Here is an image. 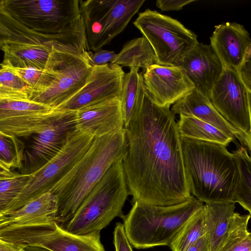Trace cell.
I'll use <instances>...</instances> for the list:
<instances>
[{
	"label": "cell",
	"instance_id": "1",
	"mask_svg": "<svg viewBox=\"0 0 251 251\" xmlns=\"http://www.w3.org/2000/svg\"><path fill=\"white\" fill-rule=\"evenodd\" d=\"M176 120L170 107L155 104L145 93L124 127L127 149L123 165L133 204L170 206L192 197Z\"/></svg>",
	"mask_w": 251,
	"mask_h": 251
},
{
	"label": "cell",
	"instance_id": "2",
	"mask_svg": "<svg viewBox=\"0 0 251 251\" xmlns=\"http://www.w3.org/2000/svg\"><path fill=\"white\" fill-rule=\"evenodd\" d=\"M184 166L190 191L205 203L234 201L239 171L226 146L181 137Z\"/></svg>",
	"mask_w": 251,
	"mask_h": 251
},
{
	"label": "cell",
	"instance_id": "3",
	"mask_svg": "<svg viewBox=\"0 0 251 251\" xmlns=\"http://www.w3.org/2000/svg\"><path fill=\"white\" fill-rule=\"evenodd\" d=\"M127 149L125 128L95 137L86 153L50 190L57 198L55 221L60 226L74 216L85 197L111 166L123 161Z\"/></svg>",
	"mask_w": 251,
	"mask_h": 251
},
{
	"label": "cell",
	"instance_id": "4",
	"mask_svg": "<svg viewBox=\"0 0 251 251\" xmlns=\"http://www.w3.org/2000/svg\"><path fill=\"white\" fill-rule=\"evenodd\" d=\"M87 44L83 22L65 32L48 34L25 26L0 10V48L2 62L16 68L44 69L56 49L68 45Z\"/></svg>",
	"mask_w": 251,
	"mask_h": 251
},
{
	"label": "cell",
	"instance_id": "5",
	"mask_svg": "<svg viewBox=\"0 0 251 251\" xmlns=\"http://www.w3.org/2000/svg\"><path fill=\"white\" fill-rule=\"evenodd\" d=\"M203 205L193 196L186 201L170 206L136 202L123 218L126 236L138 249L169 246L188 220Z\"/></svg>",
	"mask_w": 251,
	"mask_h": 251
},
{
	"label": "cell",
	"instance_id": "6",
	"mask_svg": "<svg viewBox=\"0 0 251 251\" xmlns=\"http://www.w3.org/2000/svg\"><path fill=\"white\" fill-rule=\"evenodd\" d=\"M128 195L123 161H119L92 189L74 216L61 226L77 235L100 232L115 218L123 219L122 209Z\"/></svg>",
	"mask_w": 251,
	"mask_h": 251
},
{
	"label": "cell",
	"instance_id": "7",
	"mask_svg": "<svg viewBox=\"0 0 251 251\" xmlns=\"http://www.w3.org/2000/svg\"><path fill=\"white\" fill-rule=\"evenodd\" d=\"M79 0H0L2 10L34 31L61 33L83 22Z\"/></svg>",
	"mask_w": 251,
	"mask_h": 251
},
{
	"label": "cell",
	"instance_id": "8",
	"mask_svg": "<svg viewBox=\"0 0 251 251\" xmlns=\"http://www.w3.org/2000/svg\"><path fill=\"white\" fill-rule=\"evenodd\" d=\"M133 25L151 46L160 65L178 66L199 43L197 35L182 24L155 10L139 13Z\"/></svg>",
	"mask_w": 251,
	"mask_h": 251
},
{
	"label": "cell",
	"instance_id": "9",
	"mask_svg": "<svg viewBox=\"0 0 251 251\" xmlns=\"http://www.w3.org/2000/svg\"><path fill=\"white\" fill-rule=\"evenodd\" d=\"M87 45H70L55 50L49 59L55 71L51 83L33 94L30 100L57 108L87 83L92 66L90 65Z\"/></svg>",
	"mask_w": 251,
	"mask_h": 251
},
{
	"label": "cell",
	"instance_id": "10",
	"mask_svg": "<svg viewBox=\"0 0 251 251\" xmlns=\"http://www.w3.org/2000/svg\"><path fill=\"white\" fill-rule=\"evenodd\" d=\"M0 240L23 248L37 247L50 251H106L100 232L75 234L55 220L26 226L0 227Z\"/></svg>",
	"mask_w": 251,
	"mask_h": 251
},
{
	"label": "cell",
	"instance_id": "11",
	"mask_svg": "<svg viewBox=\"0 0 251 251\" xmlns=\"http://www.w3.org/2000/svg\"><path fill=\"white\" fill-rule=\"evenodd\" d=\"M87 45L96 51L125 28L145 0H79Z\"/></svg>",
	"mask_w": 251,
	"mask_h": 251
},
{
	"label": "cell",
	"instance_id": "12",
	"mask_svg": "<svg viewBox=\"0 0 251 251\" xmlns=\"http://www.w3.org/2000/svg\"><path fill=\"white\" fill-rule=\"evenodd\" d=\"M94 138L78 130L56 155L31 174L22 192L0 215L16 210L50 191L86 153Z\"/></svg>",
	"mask_w": 251,
	"mask_h": 251
},
{
	"label": "cell",
	"instance_id": "13",
	"mask_svg": "<svg viewBox=\"0 0 251 251\" xmlns=\"http://www.w3.org/2000/svg\"><path fill=\"white\" fill-rule=\"evenodd\" d=\"M76 115V110H61L46 128L30 136L31 144L25 151L22 174L34 173L61 151L78 131Z\"/></svg>",
	"mask_w": 251,
	"mask_h": 251
},
{
	"label": "cell",
	"instance_id": "14",
	"mask_svg": "<svg viewBox=\"0 0 251 251\" xmlns=\"http://www.w3.org/2000/svg\"><path fill=\"white\" fill-rule=\"evenodd\" d=\"M210 100L221 115L240 131H248L251 118L247 85L239 70L224 67Z\"/></svg>",
	"mask_w": 251,
	"mask_h": 251
},
{
	"label": "cell",
	"instance_id": "15",
	"mask_svg": "<svg viewBox=\"0 0 251 251\" xmlns=\"http://www.w3.org/2000/svg\"><path fill=\"white\" fill-rule=\"evenodd\" d=\"M125 74L122 67L115 63L93 66L85 85L56 109L76 111L108 100L120 99Z\"/></svg>",
	"mask_w": 251,
	"mask_h": 251
},
{
	"label": "cell",
	"instance_id": "16",
	"mask_svg": "<svg viewBox=\"0 0 251 251\" xmlns=\"http://www.w3.org/2000/svg\"><path fill=\"white\" fill-rule=\"evenodd\" d=\"M145 93L155 104L170 107L195 88L180 66H151L143 74Z\"/></svg>",
	"mask_w": 251,
	"mask_h": 251
},
{
	"label": "cell",
	"instance_id": "17",
	"mask_svg": "<svg viewBox=\"0 0 251 251\" xmlns=\"http://www.w3.org/2000/svg\"><path fill=\"white\" fill-rule=\"evenodd\" d=\"M195 89L210 99L224 66L210 45L198 43L180 62Z\"/></svg>",
	"mask_w": 251,
	"mask_h": 251
},
{
	"label": "cell",
	"instance_id": "18",
	"mask_svg": "<svg viewBox=\"0 0 251 251\" xmlns=\"http://www.w3.org/2000/svg\"><path fill=\"white\" fill-rule=\"evenodd\" d=\"M210 45L224 67L240 70L251 38L244 26L226 22L215 26Z\"/></svg>",
	"mask_w": 251,
	"mask_h": 251
},
{
	"label": "cell",
	"instance_id": "19",
	"mask_svg": "<svg viewBox=\"0 0 251 251\" xmlns=\"http://www.w3.org/2000/svg\"><path fill=\"white\" fill-rule=\"evenodd\" d=\"M78 131L94 137L114 133L124 128L120 98L108 100L76 110Z\"/></svg>",
	"mask_w": 251,
	"mask_h": 251
},
{
	"label": "cell",
	"instance_id": "20",
	"mask_svg": "<svg viewBox=\"0 0 251 251\" xmlns=\"http://www.w3.org/2000/svg\"><path fill=\"white\" fill-rule=\"evenodd\" d=\"M171 110L175 115L194 117L240 139L242 132L221 115L209 99L195 88L175 103Z\"/></svg>",
	"mask_w": 251,
	"mask_h": 251
},
{
	"label": "cell",
	"instance_id": "21",
	"mask_svg": "<svg viewBox=\"0 0 251 251\" xmlns=\"http://www.w3.org/2000/svg\"><path fill=\"white\" fill-rule=\"evenodd\" d=\"M57 200L50 191L13 212L0 215V227L22 226L55 220Z\"/></svg>",
	"mask_w": 251,
	"mask_h": 251
},
{
	"label": "cell",
	"instance_id": "22",
	"mask_svg": "<svg viewBox=\"0 0 251 251\" xmlns=\"http://www.w3.org/2000/svg\"><path fill=\"white\" fill-rule=\"evenodd\" d=\"M235 203L210 202L204 204L207 251H217L226 237L235 212Z\"/></svg>",
	"mask_w": 251,
	"mask_h": 251
},
{
	"label": "cell",
	"instance_id": "23",
	"mask_svg": "<svg viewBox=\"0 0 251 251\" xmlns=\"http://www.w3.org/2000/svg\"><path fill=\"white\" fill-rule=\"evenodd\" d=\"M139 68L132 67L125 74L120 97L122 112L126 126L142 106L145 95L143 75Z\"/></svg>",
	"mask_w": 251,
	"mask_h": 251
},
{
	"label": "cell",
	"instance_id": "24",
	"mask_svg": "<svg viewBox=\"0 0 251 251\" xmlns=\"http://www.w3.org/2000/svg\"><path fill=\"white\" fill-rule=\"evenodd\" d=\"M111 63L130 68H141L144 71L157 64L154 50L144 36L126 42Z\"/></svg>",
	"mask_w": 251,
	"mask_h": 251
},
{
	"label": "cell",
	"instance_id": "25",
	"mask_svg": "<svg viewBox=\"0 0 251 251\" xmlns=\"http://www.w3.org/2000/svg\"><path fill=\"white\" fill-rule=\"evenodd\" d=\"M55 109L46 113L0 119V133L27 137L46 128L60 112Z\"/></svg>",
	"mask_w": 251,
	"mask_h": 251
},
{
	"label": "cell",
	"instance_id": "26",
	"mask_svg": "<svg viewBox=\"0 0 251 251\" xmlns=\"http://www.w3.org/2000/svg\"><path fill=\"white\" fill-rule=\"evenodd\" d=\"M177 125L181 137L226 146L235 139L215 126L193 116L179 115Z\"/></svg>",
	"mask_w": 251,
	"mask_h": 251
},
{
	"label": "cell",
	"instance_id": "27",
	"mask_svg": "<svg viewBox=\"0 0 251 251\" xmlns=\"http://www.w3.org/2000/svg\"><path fill=\"white\" fill-rule=\"evenodd\" d=\"M250 214L235 212L226 237L217 251H251V232L248 229Z\"/></svg>",
	"mask_w": 251,
	"mask_h": 251
},
{
	"label": "cell",
	"instance_id": "28",
	"mask_svg": "<svg viewBox=\"0 0 251 251\" xmlns=\"http://www.w3.org/2000/svg\"><path fill=\"white\" fill-rule=\"evenodd\" d=\"M233 153L239 171L234 201L247 210L251 216V157L243 146H240Z\"/></svg>",
	"mask_w": 251,
	"mask_h": 251
},
{
	"label": "cell",
	"instance_id": "29",
	"mask_svg": "<svg viewBox=\"0 0 251 251\" xmlns=\"http://www.w3.org/2000/svg\"><path fill=\"white\" fill-rule=\"evenodd\" d=\"M205 234L203 205L188 220L169 247L172 251H187L199 238Z\"/></svg>",
	"mask_w": 251,
	"mask_h": 251
},
{
	"label": "cell",
	"instance_id": "30",
	"mask_svg": "<svg viewBox=\"0 0 251 251\" xmlns=\"http://www.w3.org/2000/svg\"><path fill=\"white\" fill-rule=\"evenodd\" d=\"M31 174L15 173L0 169V213L22 192L30 179Z\"/></svg>",
	"mask_w": 251,
	"mask_h": 251
},
{
	"label": "cell",
	"instance_id": "31",
	"mask_svg": "<svg viewBox=\"0 0 251 251\" xmlns=\"http://www.w3.org/2000/svg\"><path fill=\"white\" fill-rule=\"evenodd\" d=\"M31 94L29 88L11 66L2 62L0 69V99L29 100Z\"/></svg>",
	"mask_w": 251,
	"mask_h": 251
},
{
	"label": "cell",
	"instance_id": "32",
	"mask_svg": "<svg viewBox=\"0 0 251 251\" xmlns=\"http://www.w3.org/2000/svg\"><path fill=\"white\" fill-rule=\"evenodd\" d=\"M25 149V144L19 137L0 133V169H22Z\"/></svg>",
	"mask_w": 251,
	"mask_h": 251
},
{
	"label": "cell",
	"instance_id": "33",
	"mask_svg": "<svg viewBox=\"0 0 251 251\" xmlns=\"http://www.w3.org/2000/svg\"><path fill=\"white\" fill-rule=\"evenodd\" d=\"M55 109L29 100L0 99V119L46 113Z\"/></svg>",
	"mask_w": 251,
	"mask_h": 251
},
{
	"label": "cell",
	"instance_id": "34",
	"mask_svg": "<svg viewBox=\"0 0 251 251\" xmlns=\"http://www.w3.org/2000/svg\"><path fill=\"white\" fill-rule=\"evenodd\" d=\"M11 67L30 89V97L49 86L55 77V70L49 59L44 69Z\"/></svg>",
	"mask_w": 251,
	"mask_h": 251
},
{
	"label": "cell",
	"instance_id": "35",
	"mask_svg": "<svg viewBox=\"0 0 251 251\" xmlns=\"http://www.w3.org/2000/svg\"><path fill=\"white\" fill-rule=\"evenodd\" d=\"M113 234V242L116 251H133L126 236L124 224L117 223Z\"/></svg>",
	"mask_w": 251,
	"mask_h": 251
},
{
	"label": "cell",
	"instance_id": "36",
	"mask_svg": "<svg viewBox=\"0 0 251 251\" xmlns=\"http://www.w3.org/2000/svg\"><path fill=\"white\" fill-rule=\"evenodd\" d=\"M117 54L113 51L100 49L94 52L89 51L88 52V60L90 65L94 66L104 65L112 63Z\"/></svg>",
	"mask_w": 251,
	"mask_h": 251
},
{
	"label": "cell",
	"instance_id": "37",
	"mask_svg": "<svg viewBox=\"0 0 251 251\" xmlns=\"http://www.w3.org/2000/svg\"><path fill=\"white\" fill-rule=\"evenodd\" d=\"M195 0H157L156 5L162 11H179Z\"/></svg>",
	"mask_w": 251,
	"mask_h": 251
},
{
	"label": "cell",
	"instance_id": "38",
	"mask_svg": "<svg viewBox=\"0 0 251 251\" xmlns=\"http://www.w3.org/2000/svg\"><path fill=\"white\" fill-rule=\"evenodd\" d=\"M239 71L245 84L251 88V55H246Z\"/></svg>",
	"mask_w": 251,
	"mask_h": 251
},
{
	"label": "cell",
	"instance_id": "39",
	"mask_svg": "<svg viewBox=\"0 0 251 251\" xmlns=\"http://www.w3.org/2000/svg\"><path fill=\"white\" fill-rule=\"evenodd\" d=\"M247 88L250 112L251 127L248 131L244 133L242 132L239 141L241 143L243 144V145L247 147L251 153V88L247 85Z\"/></svg>",
	"mask_w": 251,
	"mask_h": 251
},
{
	"label": "cell",
	"instance_id": "40",
	"mask_svg": "<svg viewBox=\"0 0 251 251\" xmlns=\"http://www.w3.org/2000/svg\"><path fill=\"white\" fill-rule=\"evenodd\" d=\"M208 239L206 234L199 238L193 244L187 251H207Z\"/></svg>",
	"mask_w": 251,
	"mask_h": 251
},
{
	"label": "cell",
	"instance_id": "41",
	"mask_svg": "<svg viewBox=\"0 0 251 251\" xmlns=\"http://www.w3.org/2000/svg\"><path fill=\"white\" fill-rule=\"evenodd\" d=\"M0 251H25V250L22 247L0 240Z\"/></svg>",
	"mask_w": 251,
	"mask_h": 251
},
{
	"label": "cell",
	"instance_id": "42",
	"mask_svg": "<svg viewBox=\"0 0 251 251\" xmlns=\"http://www.w3.org/2000/svg\"><path fill=\"white\" fill-rule=\"evenodd\" d=\"M24 248L25 251H50L48 250L37 247H25Z\"/></svg>",
	"mask_w": 251,
	"mask_h": 251
},
{
	"label": "cell",
	"instance_id": "43",
	"mask_svg": "<svg viewBox=\"0 0 251 251\" xmlns=\"http://www.w3.org/2000/svg\"><path fill=\"white\" fill-rule=\"evenodd\" d=\"M246 55H251V44L248 47Z\"/></svg>",
	"mask_w": 251,
	"mask_h": 251
}]
</instances>
